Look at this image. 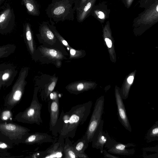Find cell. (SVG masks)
<instances>
[{
	"label": "cell",
	"instance_id": "7a4b0ae2",
	"mask_svg": "<svg viewBox=\"0 0 158 158\" xmlns=\"http://www.w3.org/2000/svg\"><path fill=\"white\" fill-rule=\"evenodd\" d=\"M29 128L13 122L0 123V140L12 146L22 143L30 133Z\"/></svg>",
	"mask_w": 158,
	"mask_h": 158
},
{
	"label": "cell",
	"instance_id": "e575fe53",
	"mask_svg": "<svg viewBox=\"0 0 158 158\" xmlns=\"http://www.w3.org/2000/svg\"><path fill=\"white\" fill-rule=\"evenodd\" d=\"M105 41L107 46L109 48H111L112 44L111 41L110 39L107 38L105 39Z\"/></svg>",
	"mask_w": 158,
	"mask_h": 158
},
{
	"label": "cell",
	"instance_id": "4dcf8cb0",
	"mask_svg": "<svg viewBox=\"0 0 158 158\" xmlns=\"http://www.w3.org/2000/svg\"><path fill=\"white\" fill-rule=\"evenodd\" d=\"M104 157L105 158H118V156H114L108 153L106 150H103V152Z\"/></svg>",
	"mask_w": 158,
	"mask_h": 158
},
{
	"label": "cell",
	"instance_id": "277c9868",
	"mask_svg": "<svg viewBox=\"0 0 158 158\" xmlns=\"http://www.w3.org/2000/svg\"><path fill=\"white\" fill-rule=\"evenodd\" d=\"M37 88L35 89L30 106L23 111L18 113L15 117L17 121L23 123L40 125L43 123L41 117L42 104L39 102L37 96Z\"/></svg>",
	"mask_w": 158,
	"mask_h": 158
},
{
	"label": "cell",
	"instance_id": "2e32d148",
	"mask_svg": "<svg viewBox=\"0 0 158 158\" xmlns=\"http://www.w3.org/2000/svg\"><path fill=\"white\" fill-rule=\"evenodd\" d=\"M96 1L88 0L81 9L77 10V19L79 22H82L88 16Z\"/></svg>",
	"mask_w": 158,
	"mask_h": 158
},
{
	"label": "cell",
	"instance_id": "4316f807",
	"mask_svg": "<svg viewBox=\"0 0 158 158\" xmlns=\"http://www.w3.org/2000/svg\"><path fill=\"white\" fill-rule=\"evenodd\" d=\"M2 121L4 122H12L13 114L11 110L6 109L2 111L1 115Z\"/></svg>",
	"mask_w": 158,
	"mask_h": 158
},
{
	"label": "cell",
	"instance_id": "603a6c76",
	"mask_svg": "<svg viewBox=\"0 0 158 158\" xmlns=\"http://www.w3.org/2000/svg\"><path fill=\"white\" fill-rule=\"evenodd\" d=\"M57 79L53 78L51 82L45 87L41 93V98L43 101L47 102L49 100L50 95L54 90L56 84Z\"/></svg>",
	"mask_w": 158,
	"mask_h": 158
},
{
	"label": "cell",
	"instance_id": "52a82bcc",
	"mask_svg": "<svg viewBox=\"0 0 158 158\" xmlns=\"http://www.w3.org/2000/svg\"><path fill=\"white\" fill-rule=\"evenodd\" d=\"M48 102V109L50 114L49 130L55 138L58 135L56 128L59 116V101L58 94L56 92L50 94Z\"/></svg>",
	"mask_w": 158,
	"mask_h": 158
},
{
	"label": "cell",
	"instance_id": "5bb4252c",
	"mask_svg": "<svg viewBox=\"0 0 158 158\" xmlns=\"http://www.w3.org/2000/svg\"><path fill=\"white\" fill-rule=\"evenodd\" d=\"M135 146L132 143L124 144L115 141L108 149V152L114 154L128 156L134 154L135 150L134 148L127 149V148Z\"/></svg>",
	"mask_w": 158,
	"mask_h": 158
},
{
	"label": "cell",
	"instance_id": "d6a6232c",
	"mask_svg": "<svg viewBox=\"0 0 158 158\" xmlns=\"http://www.w3.org/2000/svg\"><path fill=\"white\" fill-rule=\"evenodd\" d=\"M88 0H81L77 7V10L81 9Z\"/></svg>",
	"mask_w": 158,
	"mask_h": 158
},
{
	"label": "cell",
	"instance_id": "74e56055",
	"mask_svg": "<svg viewBox=\"0 0 158 158\" xmlns=\"http://www.w3.org/2000/svg\"><path fill=\"white\" fill-rule=\"evenodd\" d=\"M2 111L1 110V109L0 108V123L3 122H2L1 119V113Z\"/></svg>",
	"mask_w": 158,
	"mask_h": 158
},
{
	"label": "cell",
	"instance_id": "f1b7e54d",
	"mask_svg": "<svg viewBox=\"0 0 158 158\" xmlns=\"http://www.w3.org/2000/svg\"><path fill=\"white\" fill-rule=\"evenodd\" d=\"M13 147V146L0 140V152H6L9 149L12 148Z\"/></svg>",
	"mask_w": 158,
	"mask_h": 158
},
{
	"label": "cell",
	"instance_id": "6da1fadb",
	"mask_svg": "<svg viewBox=\"0 0 158 158\" xmlns=\"http://www.w3.org/2000/svg\"><path fill=\"white\" fill-rule=\"evenodd\" d=\"M93 102L91 101L73 106L68 111L62 110L59 115L56 133L64 139L73 138L77 127L86 121L91 112Z\"/></svg>",
	"mask_w": 158,
	"mask_h": 158
},
{
	"label": "cell",
	"instance_id": "ba28073f",
	"mask_svg": "<svg viewBox=\"0 0 158 158\" xmlns=\"http://www.w3.org/2000/svg\"><path fill=\"white\" fill-rule=\"evenodd\" d=\"M103 124L104 121L102 119L91 142L92 148L100 149L101 153H103L104 147L109 149L116 141L110 137L108 132L103 131Z\"/></svg>",
	"mask_w": 158,
	"mask_h": 158
},
{
	"label": "cell",
	"instance_id": "5b68a950",
	"mask_svg": "<svg viewBox=\"0 0 158 158\" xmlns=\"http://www.w3.org/2000/svg\"><path fill=\"white\" fill-rule=\"evenodd\" d=\"M104 99L103 96L98 98L95 103L93 112L86 131L84 135L89 143L102 120L104 111Z\"/></svg>",
	"mask_w": 158,
	"mask_h": 158
},
{
	"label": "cell",
	"instance_id": "30bf717a",
	"mask_svg": "<svg viewBox=\"0 0 158 158\" xmlns=\"http://www.w3.org/2000/svg\"><path fill=\"white\" fill-rule=\"evenodd\" d=\"M15 26V15L12 7L7 4L0 12V34L10 32Z\"/></svg>",
	"mask_w": 158,
	"mask_h": 158
},
{
	"label": "cell",
	"instance_id": "ffe728a7",
	"mask_svg": "<svg viewBox=\"0 0 158 158\" xmlns=\"http://www.w3.org/2000/svg\"><path fill=\"white\" fill-rule=\"evenodd\" d=\"M89 88L86 83L81 81L72 83L66 87V89L69 92L75 94H80L87 90Z\"/></svg>",
	"mask_w": 158,
	"mask_h": 158
},
{
	"label": "cell",
	"instance_id": "484cf974",
	"mask_svg": "<svg viewBox=\"0 0 158 158\" xmlns=\"http://www.w3.org/2000/svg\"><path fill=\"white\" fill-rule=\"evenodd\" d=\"M16 49V46L13 44L0 46V59L9 56L15 52Z\"/></svg>",
	"mask_w": 158,
	"mask_h": 158
},
{
	"label": "cell",
	"instance_id": "836d02e7",
	"mask_svg": "<svg viewBox=\"0 0 158 158\" xmlns=\"http://www.w3.org/2000/svg\"><path fill=\"white\" fill-rule=\"evenodd\" d=\"M9 0H0V10L2 9L7 4L6 2Z\"/></svg>",
	"mask_w": 158,
	"mask_h": 158
},
{
	"label": "cell",
	"instance_id": "4fadbf2b",
	"mask_svg": "<svg viewBox=\"0 0 158 158\" xmlns=\"http://www.w3.org/2000/svg\"><path fill=\"white\" fill-rule=\"evenodd\" d=\"M18 73L17 69L12 64L4 63L1 77L2 86L8 87L11 85Z\"/></svg>",
	"mask_w": 158,
	"mask_h": 158
},
{
	"label": "cell",
	"instance_id": "7c38bea8",
	"mask_svg": "<svg viewBox=\"0 0 158 158\" xmlns=\"http://www.w3.org/2000/svg\"><path fill=\"white\" fill-rule=\"evenodd\" d=\"M54 139L52 136L47 133L36 132L30 133L22 143L27 145H33L44 143H52Z\"/></svg>",
	"mask_w": 158,
	"mask_h": 158
},
{
	"label": "cell",
	"instance_id": "8d00e7d4",
	"mask_svg": "<svg viewBox=\"0 0 158 158\" xmlns=\"http://www.w3.org/2000/svg\"><path fill=\"white\" fill-rule=\"evenodd\" d=\"M134 0H126V3L128 7H129L131 5Z\"/></svg>",
	"mask_w": 158,
	"mask_h": 158
},
{
	"label": "cell",
	"instance_id": "d4e9b609",
	"mask_svg": "<svg viewBox=\"0 0 158 158\" xmlns=\"http://www.w3.org/2000/svg\"><path fill=\"white\" fill-rule=\"evenodd\" d=\"M41 52L43 56L52 59L60 60L63 57L60 52L54 49L43 47L41 49Z\"/></svg>",
	"mask_w": 158,
	"mask_h": 158
},
{
	"label": "cell",
	"instance_id": "d590c367",
	"mask_svg": "<svg viewBox=\"0 0 158 158\" xmlns=\"http://www.w3.org/2000/svg\"><path fill=\"white\" fill-rule=\"evenodd\" d=\"M134 79L133 76H129L127 79V82L129 84H131L133 82Z\"/></svg>",
	"mask_w": 158,
	"mask_h": 158
},
{
	"label": "cell",
	"instance_id": "44dd1931",
	"mask_svg": "<svg viewBox=\"0 0 158 158\" xmlns=\"http://www.w3.org/2000/svg\"><path fill=\"white\" fill-rule=\"evenodd\" d=\"M21 3L25 6L29 14L33 16L39 15L38 6L35 0H22Z\"/></svg>",
	"mask_w": 158,
	"mask_h": 158
},
{
	"label": "cell",
	"instance_id": "9a60e30c",
	"mask_svg": "<svg viewBox=\"0 0 158 158\" xmlns=\"http://www.w3.org/2000/svg\"><path fill=\"white\" fill-rule=\"evenodd\" d=\"M23 35L28 49L32 55L34 53L35 49L31 25L28 23H26L23 25Z\"/></svg>",
	"mask_w": 158,
	"mask_h": 158
},
{
	"label": "cell",
	"instance_id": "e0dca14e",
	"mask_svg": "<svg viewBox=\"0 0 158 158\" xmlns=\"http://www.w3.org/2000/svg\"><path fill=\"white\" fill-rule=\"evenodd\" d=\"M89 143L85 136L84 135L81 138L73 144L75 151L81 156V158H89L85 152L88 147Z\"/></svg>",
	"mask_w": 158,
	"mask_h": 158
},
{
	"label": "cell",
	"instance_id": "3957f363",
	"mask_svg": "<svg viewBox=\"0 0 158 158\" xmlns=\"http://www.w3.org/2000/svg\"><path fill=\"white\" fill-rule=\"evenodd\" d=\"M28 69L29 68L27 67L22 68L21 69L11 91L5 98L4 106L6 109L11 110L22 99L27 84L26 79Z\"/></svg>",
	"mask_w": 158,
	"mask_h": 158
},
{
	"label": "cell",
	"instance_id": "8fae6325",
	"mask_svg": "<svg viewBox=\"0 0 158 158\" xmlns=\"http://www.w3.org/2000/svg\"><path fill=\"white\" fill-rule=\"evenodd\" d=\"M115 99L118 120L125 128L131 132L132 131L131 127L127 116L123 98L118 92L116 93Z\"/></svg>",
	"mask_w": 158,
	"mask_h": 158
},
{
	"label": "cell",
	"instance_id": "83f0119b",
	"mask_svg": "<svg viewBox=\"0 0 158 158\" xmlns=\"http://www.w3.org/2000/svg\"><path fill=\"white\" fill-rule=\"evenodd\" d=\"M48 25L54 34L65 46L70 47L67 42L59 34L55 29V27L52 25H50L48 23Z\"/></svg>",
	"mask_w": 158,
	"mask_h": 158
},
{
	"label": "cell",
	"instance_id": "9c48e42d",
	"mask_svg": "<svg viewBox=\"0 0 158 158\" xmlns=\"http://www.w3.org/2000/svg\"><path fill=\"white\" fill-rule=\"evenodd\" d=\"M50 7L48 15L55 21L66 19L72 10L69 0H60L52 4Z\"/></svg>",
	"mask_w": 158,
	"mask_h": 158
},
{
	"label": "cell",
	"instance_id": "8992f818",
	"mask_svg": "<svg viewBox=\"0 0 158 158\" xmlns=\"http://www.w3.org/2000/svg\"><path fill=\"white\" fill-rule=\"evenodd\" d=\"M55 137L52 144L46 150L33 154L32 158H60L63 157L64 139L61 136Z\"/></svg>",
	"mask_w": 158,
	"mask_h": 158
},
{
	"label": "cell",
	"instance_id": "7402d4cb",
	"mask_svg": "<svg viewBox=\"0 0 158 158\" xmlns=\"http://www.w3.org/2000/svg\"><path fill=\"white\" fill-rule=\"evenodd\" d=\"M158 4L157 3L144 13L141 18V21L151 22L158 19Z\"/></svg>",
	"mask_w": 158,
	"mask_h": 158
},
{
	"label": "cell",
	"instance_id": "1f68e13d",
	"mask_svg": "<svg viewBox=\"0 0 158 158\" xmlns=\"http://www.w3.org/2000/svg\"><path fill=\"white\" fill-rule=\"evenodd\" d=\"M4 63L0 64V90L2 87V81L1 77L3 71Z\"/></svg>",
	"mask_w": 158,
	"mask_h": 158
},
{
	"label": "cell",
	"instance_id": "ac0fdd59",
	"mask_svg": "<svg viewBox=\"0 0 158 158\" xmlns=\"http://www.w3.org/2000/svg\"><path fill=\"white\" fill-rule=\"evenodd\" d=\"M40 32L41 36L48 43H53L55 41V35L49 27L48 23L44 22L41 24Z\"/></svg>",
	"mask_w": 158,
	"mask_h": 158
},
{
	"label": "cell",
	"instance_id": "f546056e",
	"mask_svg": "<svg viewBox=\"0 0 158 158\" xmlns=\"http://www.w3.org/2000/svg\"><path fill=\"white\" fill-rule=\"evenodd\" d=\"M81 51L77 50L71 48L70 50V58H78L81 56Z\"/></svg>",
	"mask_w": 158,
	"mask_h": 158
},
{
	"label": "cell",
	"instance_id": "d6986e66",
	"mask_svg": "<svg viewBox=\"0 0 158 158\" xmlns=\"http://www.w3.org/2000/svg\"><path fill=\"white\" fill-rule=\"evenodd\" d=\"M64 139L63 158H81V156L75 151L73 144L69 138L66 137Z\"/></svg>",
	"mask_w": 158,
	"mask_h": 158
},
{
	"label": "cell",
	"instance_id": "cb8c5ba5",
	"mask_svg": "<svg viewBox=\"0 0 158 158\" xmlns=\"http://www.w3.org/2000/svg\"><path fill=\"white\" fill-rule=\"evenodd\" d=\"M145 139L148 143L158 140V121H157L148 131L145 135Z\"/></svg>",
	"mask_w": 158,
	"mask_h": 158
}]
</instances>
